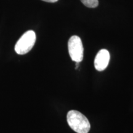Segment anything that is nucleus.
Here are the masks:
<instances>
[{
	"label": "nucleus",
	"mask_w": 133,
	"mask_h": 133,
	"mask_svg": "<svg viewBox=\"0 0 133 133\" xmlns=\"http://www.w3.org/2000/svg\"><path fill=\"white\" fill-rule=\"evenodd\" d=\"M80 1L86 7L90 8H96L99 4L98 0H80Z\"/></svg>",
	"instance_id": "obj_5"
},
{
	"label": "nucleus",
	"mask_w": 133,
	"mask_h": 133,
	"mask_svg": "<svg viewBox=\"0 0 133 133\" xmlns=\"http://www.w3.org/2000/svg\"><path fill=\"white\" fill-rule=\"evenodd\" d=\"M42 1H46V2H48V3H56L57 2L58 0H42Z\"/></svg>",
	"instance_id": "obj_6"
},
{
	"label": "nucleus",
	"mask_w": 133,
	"mask_h": 133,
	"mask_svg": "<svg viewBox=\"0 0 133 133\" xmlns=\"http://www.w3.org/2000/svg\"><path fill=\"white\" fill-rule=\"evenodd\" d=\"M110 56L107 49H101L98 52L94 59V67L97 71H103L109 65Z\"/></svg>",
	"instance_id": "obj_4"
},
{
	"label": "nucleus",
	"mask_w": 133,
	"mask_h": 133,
	"mask_svg": "<svg viewBox=\"0 0 133 133\" xmlns=\"http://www.w3.org/2000/svg\"><path fill=\"white\" fill-rule=\"evenodd\" d=\"M70 127L77 133H88L91 124L87 118L78 111L70 110L66 115Z\"/></svg>",
	"instance_id": "obj_1"
},
{
	"label": "nucleus",
	"mask_w": 133,
	"mask_h": 133,
	"mask_svg": "<svg viewBox=\"0 0 133 133\" xmlns=\"http://www.w3.org/2000/svg\"><path fill=\"white\" fill-rule=\"evenodd\" d=\"M69 55L71 60L75 62H81L83 59V46L81 38L74 35L70 38L68 42Z\"/></svg>",
	"instance_id": "obj_3"
},
{
	"label": "nucleus",
	"mask_w": 133,
	"mask_h": 133,
	"mask_svg": "<svg viewBox=\"0 0 133 133\" xmlns=\"http://www.w3.org/2000/svg\"><path fill=\"white\" fill-rule=\"evenodd\" d=\"M36 42V34L34 31L29 30L25 32L17 42L15 51L17 54L24 55L31 51Z\"/></svg>",
	"instance_id": "obj_2"
}]
</instances>
